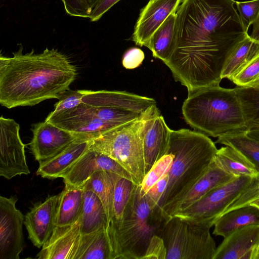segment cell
Masks as SVG:
<instances>
[{
	"label": "cell",
	"mask_w": 259,
	"mask_h": 259,
	"mask_svg": "<svg viewBox=\"0 0 259 259\" xmlns=\"http://www.w3.org/2000/svg\"><path fill=\"white\" fill-rule=\"evenodd\" d=\"M234 0H182L176 12L175 48L164 64L190 94L219 85L225 62L248 35Z\"/></svg>",
	"instance_id": "6da1fadb"
},
{
	"label": "cell",
	"mask_w": 259,
	"mask_h": 259,
	"mask_svg": "<svg viewBox=\"0 0 259 259\" xmlns=\"http://www.w3.org/2000/svg\"><path fill=\"white\" fill-rule=\"evenodd\" d=\"M0 57V104L11 109L33 106L48 99H59L75 80L77 70L68 57L57 49Z\"/></svg>",
	"instance_id": "7a4b0ae2"
},
{
	"label": "cell",
	"mask_w": 259,
	"mask_h": 259,
	"mask_svg": "<svg viewBox=\"0 0 259 259\" xmlns=\"http://www.w3.org/2000/svg\"><path fill=\"white\" fill-rule=\"evenodd\" d=\"M217 150L212 141L202 133L186 128L172 130L167 153L172 154L174 159L167 187L157 209L160 215L206 171Z\"/></svg>",
	"instance_id": "3957f363"
},
{
	"label": "cell",
	"mask_w": 259,
	"mask_h": 259,
	"mask_svg": "<svg viewBox=\"0 0 259 259\" xmlns=\"http://www.w3.org/2000/svg\"><path fill=\"white\" fill-rule=\"evenodd\" d=\"M182 110L187 123L207 136L218 138L247 130L241 103L234 89L219 85L200 89L188 94Z\"/></svg>",
	"instance_id": "277c9868"
},
{
	"label": "cell",
	"mask_w": 259,
	"mask_h": 259,
	"mask_svg": "<svg viewBox=\"0 0 259 259\" xmlns=\"http://www.w3.org/2000/svg\"><path fill=\"white\" fill-rule=\"evenodd\" d=\"M164 222L137 186L122 222L109 237L111 259H141Z\"/></svg>",
	"instance_id": "5b68a950"
},
{
	"label": "cell",
	"mask_w": 259,
	"mask_h": 259,
	"mask_svg": "<svg viewBox=\"0 0 259 259\" xmlns=\"http://www.w3.org/2000/svg\"><path fill=\"white\" fill-rule=\"evenodd\" d=\"M108 131L92 140L91 147L118 162L131 175L133 182L140 186L145 175L142 131L147 116Z\"/></svg>",
	"instance_id": "8992f818"
},
{
	"label": "cell",
	"mask_w": 259,
	"mask_h": 259,
	"mask_svg": "<svg viewBox=\"0 0 259 259\" xmlns=\"http://www.w3.org/2000/svg\"><path fill=\"white\" fill-rule=\"evenodd\" d=\"M210 228L176 216L165 222L159 235L166 248V259H213L217 247Z\"/></svg>",
	"instance_id": "52a82bcc"
},
{
	"label": "cell",
	"mask_w": 259,
	"mask_h": 259,
	"mask_svg": "<svg viewBox=\"0 0 259 259\" xmlns=\"http://www.w3.org/2000/svg\"><path fill=\"white\" fill-rule=\"evenodd\" d=\"M82 91L81 102L97 117L119 125L141 118L156 105V101L152 98L125 91Z\"/></svg>",
	"instance_id": "ba28073f"
},
{
	"label": "cell",
	"mask_w": 259,
	"mask_h": 259,
	"mask_svg": "<svg viewBox=\"0 0 259 259\" xmlns=\"http://www.w3.org/2000/svg\"><path fill=\"white\" fill-rule=\"evenodd\" d=\"M252 177L240 176L211 190L185 209L176 213L189 222L211 227L225 209L240 195Z\"/></svg>",
	"instance_id": "9c48e42d"
},
{
	"label": "cell",
	"mask_w": 259,
	"mask_h": 259,
	"mask_svg": "<svg viewBox=\"0 0 259 259\" xmlns=\"http://www.w3.org/2000/svg\"><path fill=\"white\" fill-rule=\"evenodd\" d=\"M20 128L13 119L0 117V176L8 180L30 174Z\"/></svg>",
	"instance_id": "30bf717a"
},
{
	"label": "cell",
	"mask_w": 259,
	"mask_h": 259,
	"mask_svg": "<svg viewBox=\"0 0 259 259\" xmlns=\"http://www.w3.org/2000/svg\"><path fill=\"white\" fill-rule=\"evenodd\" d=\"M17 200L0 196V259H19L24 248L25 217L16 207Z\"/></svg>",
	"instance_id": "8fae6325"
},
{
	"label": "cell",
	"mask_w": 259,
	"mask_h": 259,
	"mask_svg": "<svg viewBox=\"0 0 259 259\" xmlns=\"http://www.w3.org/2000/svg\"><path fill=\"white\" fill-rule=\"evenodd\" d=\"M45 121L89 140H94L108 131L123 125L99 119L82 102L56 115L47 116Z\"/></svg>",
	"instance_id": "7c38bea8"
},
{
	"label": "cell",
	"mask_w": 259,
	"mask_h": 259,
	"mask_svg": "<svg viewBox=\"0 0 259 259\" xmlns=\"http://www.w3.org/2000/svg\"><path fill=\"white\" fill-rule=\"evenodd\" d=\"M101 170L115 173L133 182L130 174L118 162L91 146L62 178L64 184L83 187L92 175Z\"/></svg>",
	"instance_id": "4fadbf2b"
},
{
	"label": "cell",
	"mask_w": 259,
	"mask_h": 259,
	"mask_svg": "<svg viewBox=\"0 0 259 259\" xmlns=\"http://www.w3.org/2000/svg\"><path fill=\"white\" fill-rule=\"evenodd\" d=\"M171 131L157 107L146 118L142 131L145 175L167 153Z\"/></svg>",
	"instance_id": "5bb4252c"
},
{
	"label": "cell",
	"mask_w": 259,
	"mask_h": 259,
	"mask_svg": "<svg viewBox=\"0 0 259 259\" xmlns=\"http://www.w3.org/2000/svg\"><path fill=\"white\" fill-rule=\"evenodd\" d=\"M32 127L33 137L30 148L39 162L51 157L80 138L46 121L33 124Z\"/></svg>",
	"instance_id": "9a60e30c"
},
{
	"label": "cell",
	"mask_w": 259,
	"mask_h": 259,
	"mask_svg": "<svg viewBox=\"0 0 259 259\" xmlns=\"http://www.w3.org/2000/svg\"><path fill=\"white\" fill-rule=\"evenodd\" d=\"M60 193L49 196L35 205L25 216L24 224L28 238L40 248L51 235L56 226V217Z\"/></svg>",
	"instance_id": "2e32d148"
},
{
	"label": "cell",
	"mask_w": 259,
	"mask_h": 259,
	"mask_svg": "<svg viewBox=\"0 0 259 259\" xmlns=\"http://www.w3.org/2000/svg\"><path fill=\"white\" fill-rule=\"evenodd\" d=\"M235 177L225 172L212 160L208 169L197 182L184 195L162 211L161 216L164 223L176 213L185 209L198 200L211 190Z\"/></svg>",
	"instance_id": "e0dca14e"
},
{
	"label": "cell",
	"mask_w": 259,
	"mask_h": 259,
	"mask_svg": "<svg viewBox=\"0 0 259 259\" xmlns=\"http://www.w3.org/2000/svg\"><path fill=\"white\" fill-rule=\"evenodd\" d=\"M182 0H150L141 10L134 28L133 40L145 46L154 32L168 16L176 11Z\"/></svg>",
	"instance_id": "ac0fdd59"
},
{
	"label": "cell",
	"mask_w": 259,
	"mask_h": 259,
	"mask_svg": "<svg viewBox=\"0 0 259 259\" xmlns=\"http://www.w3.org/2000/svg\"><path fill=\"white\" fill-rule=\"evenodd\" d=\"M259 246V224L238 229L224 238L213 259H254Z\"/></svg>",
	"instance_id": "d6986e66"
},
{
	"label": "cell",
	"mask_w": 259,
	"mask_h": 259,
	"mask_svg": "<svg viewBox=\"0 0 259 259\" xmlns=\"http://www.w3.org/2000/svg\"><path fill=\"white\" fill-rule=\"evenodd\" d=\"M80 226L81 216L73 224L56 226L36 258L72 259L81 235Z\"/></svg>",
	"instance_id": "ffe728a7"
},
{
	"label": "cell",
	"mask_w": 259,
	"mask_h": 259,
	"mask_svg": "<svg viewBox=\"0 0 259 259\" xmlns=\"http://www.w3.org/2000/svg\"><path fill=\"white\" fill-rule=\"evenodd\" d=\"M92 141L76 139L54 156L39 162L36 175L51 180L62 178L88 150Z\"/></svg>",
	"instance_id": "44dd1931"
},
{
	"label": "cell",
	"mask_w": 259,
	"mask_h": 259,
	"mask_svg": "<svg viewBox=\"0 0 259 259\" xmlns=\"http://www.w3.org/2000/svg\"><path fill=\"white\" fill-rule=\"evenodd\" d=\"M256 224H259V207L250 204L220 216L214 222L213 234L225 238L238 229Z\"/></svg>",
	"instance_id": "7402d4cb"
},
{
	"label": "cell",
	"mask_w": 259,
	"mask_h": 259,
	"mask_svg": "<svg viewBox=\"0 0 259 259\" xmlns=\"http://www.w3.org/2000/svg\"><path fill=\"white\" fill-rule=\"evenodd\" d=\"M72 259H111L106 228L81 234Z\"/></svg>",
	"instance_id": "603a6c76"
},
{
	"label": "cell",
	"mask_w": 259,
	"mask_h": 259,
	"mask_svg": "<svg viewBox=\"0 0 259 259\" xmlns=\"http://www.w3.org/2000/svg\"><path fill=\"white\" fill-rule=\"evenodd\" d=\"M84 186L76 187L65 184L60 193L56 226L73 224L81 216L83 203Z\"/></svg>",
	"instance_id": "cb8c5ba5"
},
{
	"label": "cell",
	"mask_w": 259,
	"mask_h": 259,
	"mask_svg": "<svg viewBox=\"0 0 259 259\" xmlns=\"http://www.w3.org/2000/svg\"><path fill=\"white\" fill-rule=\"evenodd\" d=\"M120 177L115 173L98 171L92 175L83 186L85 189L94 192L101 201L107 216V225L113 217L115 188Z\"/></svg>",
	"instance_id": "d4e9b609"
},
{
	"label": "cell",
	"mask_w": 259,
	"mask_h": 259,
	"mask_svg": "<svg viewBox=\"0 0 259 259\" xmlns=\"http://www.w3.org/2000/svg\"><path fill=\"white\" fill-rule=\"evenodd\" d=\"M176 12L168 16L145 45L151 51L153 57L164 63L169 60L175 48Z\"/></svg>",
	"instance_id": "484cf974"
},
{
	"label": "cell",
	"mask_w": 259,
	"mask_h": 259,
	"mask_svg": "<svg viewBox=\"0 0 259 259\" xmlns=\"http://www.w3.org/2000/svg\"><path fill=\"white\" fill-rule=\"evenodd\" d=\"M213 161L227 173L235 177H254L258 174L253 165L234 148L225 145L218 149Z\"/></svg>",
	"instance_id": "4316f807"
},
{
	"label": "cell",
	"mask_w": 259,
	"mask_h": 259,
	"mask_svg": "<svg viewBox=\"0 0 259 259\" xmlns=\"http://www.w3.org/2000/svg\"><path fill=\"white\" fill-rule=\"evenodd\" d=\"M259 53V41L250 35L240 41L227 57L222 73L221 78H231Z\"/></svg>",
	"instance_id": "83f0119b"
},
{
	"label": "cell",
	"mask_w": 259,
	"mask_h": 259,
	"mask_svg": "<svg viewBox=\"0 0 259 259\" xmlns=\"http://www.w3.org/2000/svg\"><path fill=\"white\" fill-rule=\"evenodd\" d=\"M107 226V216L96 194L84 188L83 203L81 215V234H87Z\"/></svg>",
	"instance_id": "f1b7e54d"
},
{
	"label": "cell",
	"mask_w": 259,
	"mask_h": 259,
	"mask_svg": "<svg viewBox=\"0 0 259 259\" xmlns=\"http://www.w3.org/2000/svg\"><path fill=\"white\" fill-rule=\"evenodd\" d=\"M215 143L230 146L242 154L259 173V141L247 134V130L234 131L218 138Z\"/></svg>",
	"instance_id": "f546056e"
},
{
	"label": "cell",
	"mask_w": 259,
	"mask_h": 259,
	"mask_svg": "<svg viewBox=\"0 0 259 259\" xmlns=\"http://www.w3.org/2000/svg\"><path fill=\"white\" fill-rule=\"evenodd\" d=\"M137 186L133 181L124 178L118 180L114 191L113 217L106 229L108 239L122 222Z\"/></svg>",
	"instance_id": "4dcf8cb0"
},
{
	"label": "cell",
	"mask_w": 259,
	"mask_h": 259,
	"mask_svg": "<svg viewBox=\"0 0 259 259\" xmlns=\"http://www.w3.org/2000/svg\"><path fill=\"white\" fill-rule=\"evenodd\" d=\"M241 103L247 130L259 128V89L234 88Z\"/></svg>",
	"instance_id": "1f68e13d"
},
{
	"label": "cell",
	"mask_w": 259,
	"mask_h": 259,
	"mask_svg": "<svg viewBox=\"0 0 259 259\" xmlns=\"http://www.w3.org/2000/svg\"><path fill=\"white\" fill-rule=\"evenodd\" d=\"M174 155L167 153L159 159L145 175L140 186V194L144 196L148 190L169 170Z\"/></svg>",
	"instance_id": "d6a6232c"
},
{
	"label": "cell",
	"mask_w": 259,
	"mask_h": 259,
	"mask_svg": "<svg viewBox=\"0 0 259 259\" xmlns=\"http://www.w3.org/2000/svg\"><path fill=\"white\" fill-rule=\"evenodd\" d=\"M230 80L238 87L259 89V53Z\"/></svg>",
	"instance_id": "836d02e7"
},
{
	"label": "cell",
	"mask_w": 259,
	"mask_h": 259,
	"mask_svg": "<svg viewBox=\"0 0 259 259\" xmlns=\"http://www.w3.org/2000/svg\"><path fill=\"white\" fill-rule=\"evenodd\" d=\"M258 199L259 173L257 176L252 178L249 184L242 191L240 195L225 209L222 214L232 210L249 205L251 203Z\"/></svg>",
	"instance_id": "e575fe53"
},
{
	"label": "cell",
	"mask_w": 259,
	"mask_h": 259,
	"mask_svg": "<svg viewBox=\"0 0 259 259\" xmlns=\"http://www.w3.org/2000/svg\"><path fill=\"white\" fill-rule=\"evenodd\" d=\"M68 15L90 18L101 0H61Z\"/></svg>",
	"instance_id": "d590c367"
},
{
	"label": "cell",
	"mask_w": 259,
	"mask_h": 259,
	"mask_svg": "<svg viewBox=\"0 0 259 259\" xmlns=\"http://www.w3.org/2000/svg\"><path fill=\"white\" fill-rule=\"evenodd\" d=\"M83 96L82 90H71L70 89L64 92L54 105V110L48 116L56 115L62 112L72 109L81 102Z\"/></svg>",
	"instance_id": "8d00e7d4"
},
{
	"label": "cell",
	"mask_w": 259,
	"mask_h": 259,
	"mask_svg": "<svg viewBox=\"0 0 259 259\" xmlns=\"http://www.w3.org/2000/svg\"><path fill=\"white\" fill-rule=\"evenodd\" d=\"M235 5L245 30L248 32L259 14V0L236 2Z\"/></svg>",
	"instance_id": "74e56055"
},
{
	"label": "cell",
	"mask_w": 259,
	"mask_h": 259,
	"mask_svg": "<svg viewBox=\"0 0 259 259\" xmlns=\"http://www.w3.org/2000/svg\"><path fill=\"white\" fill-rule=\"evenodd\" d=\"M166 248L163 239L154 235L150 239L145 252L141 259H166Z\"/></svg>",
	"instance_id": "f35d334b"
},
{
	"label": "cell",
	"mask_w": 259,
	"mask_h": 259,
	"mask_svg": "<svg viewBox=\"0 0 259 259\" xmlns=\"http://www.w3.org/2000/svg\"><path fill=\"white\" fill-rule=\"evenodd\" d=\"M168 172L157 181L144 195L157 212L158 204L165 191L168 181Z\"/></svg>",
	"instance_id": "ab89813d"
},
{
	"label": "cell",
	"mask_w": 259,
	"mask_h": 259,
	"mask_svg": "<svg viewBox=\"0 0 259 259\" xmlns=\"http://www.w3.org/2000/svg\"><path fill=\"white\" fill-rule=\"evenodd\" d=\"M144 58L145 55L143 51L138 48L133 47L124 53L122 64L126 69H134L140 66Z\"/></svg>",
	"instance_id": "60d3db41"
},
{
	"label": "cell",
	"mask_w": 259,
	"mask_h": 259,
	"mask_svg": "<svg viewBox=\"0 0 259 259\" xmlns=\"http://www.w3.org/2000/svg\"><path fill=\"white\" fill-rule=\"evenodd\" d=\"M120 0H101L90 18L91 21H98L113 5Z\"/></svg>",
	"instance_id": "b9f144b4"
},
{
	"label": "cell",
	"mask_w": 259,
	"mask_h": 259,
	"mask_svg": "<svg viewBox=\"0 0 259 259\" xmlns=\"http://www.w3.org/2000/svg\"><path fill=\"white\" fill-rule=\"evenodd\" d=\"M252 25V30L250 36L252 39L259 41V14Z\"/></svg>",
	"instance_id": "7bdbcfd3"
},
{
	"label": "cell",
	"mask_w": 259,
	"mask_h": 259,
	"mask_svg": "<svg viewBox=\"0 0 259 259\" xmlns=\"http://www.w3.org/2000/svg\"><path fill=\"white\" fill-rule=\"evenodd\" d=\"M247 134L250 137L259 141V128L247 130Z\"/></svg>",
	"instance_id": "ee69618b"
},
{
	"label": "cell",
	"mask_w": 259,
	"mask_h": 259,
	"mask_svg": "<svg viewBox=\"0 0 259 259\" xmlns=\"http://www.w3.org/2000/svg\"><path fill=\"white\" fill-rule=\"evenodd\" d=\"M254 259H259V246L257 247L256 250Z\"/></svg>",
	"instance_id": "f6af8a7d"
},
{
	"label": "cell",
	"mask_w": 259,
	"mask_h": 259,
	"mask_svg": "<svg viewBox=\"0 0 259 259\" xmlns=\"http://www.w3.org/2000/svg\"><path fill=\"white\" fill-rule=\"evenodd\" d=\"M250 204L256 206L257 207H259V199L254 201L253 202L251 203Z\"/></svg>",
	"instance_id": "bcb514c9"
}]
</instances>
